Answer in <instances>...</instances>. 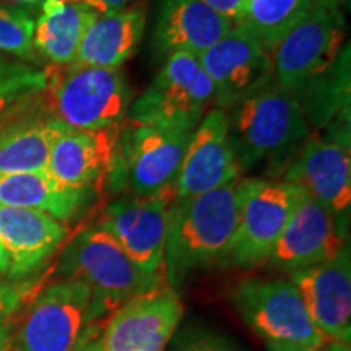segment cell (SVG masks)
<instances>
[{
  "label": "cell",
  "mask_w": 351,
  "mask_h": 351,
  "mask_svg": "<svg viewBox=\"0 0 351 351\" xmlns=\"http://www.w3.org/2000/svg\"><path fill=\"white\" fill-rule=\"evenodd\" d=\"M239 184L241 178L171 204L163 269L173 289L194 271L225 263L238 225Z\"/></svg>",
  "instance_id": "obj_1"
},
{
  "label": "cell",
  "mask_w": 351,
  "mask_h": 351,
  "mask_svg": "<svg viewBox=\"0 0 351 351\" xmlns=\"http://www.w3.org/2000/svg\"><path fill=\"white\" fill-rule=\"evenodd\" d=\"M228 132L239 169H254L262 161L287 169L311 129L302 109L289 91L269 83L230 108Z\"/></svg>",
  "instance_id": "obj_2"
},
{
  "label": "cell",
  "mask_w": 351,
  "mask_h": 351,
  "mask_svg": "<svg viewBox=\"0 0 351 351\" xmlns=\"http://www.w3.org/2000/svg\"><path fill=\"white\" fill-rule=\"evenodd\" d=\"M106 315L88 285L60 280L41 288L26 304L13 333V351H77L101 335Z\"/></svg>",
  "instance_id": "obj_3"
},
{
  "label": "cell",
  "mask_w": 351,
  "mask_h": 351,
  "mask_svg": "<svg viewBox=\"0 0 351 351\" xmlns=\"http://www.w3.org/2000/svg\"><path fill=\"white\" fill-rule=\"evenodd\" d=\"M46 106L57 121L78 130L121 127L132 88L119 69L52 65L46 70Z\"/></svg>",
  "instance_id": "obj_4"
},
{
  "label": "cell",
  "mask_w": 351,
  "mask_h": 351,
  "mask_svg": "<svg viewBox=\"0 0 351 351\" xmlns=\"http://www.w3.org/2000/svg\"><path fill=\"white\" fill-rule=\"evenodd\" d=\"M57 271L64 280L88 285L106 314L161 285V275L140 270L116 239L98 226L86 228L70 241Z\"/></svg>",
  "instance_id": "obj_5"
},
{
  "label": "cell",
  "mask_w": 351,
  "mask_h": 351,
  "mask_svg": "<svg viewBox=\"0 0 351 351\" xmlns=\"http://www.w3.org/2000/svg\"><path fill=\"white\" fill-rule=\"evenodd\" d=\"M213 103L215 86L199 59L176 52L130 104L129 117L138 124L194 130Z\"/></svg>",
  "instance_id": "obj_6"
},
{
  "label": "cell",
  "mask_w": 351,
  "mask_h": 351,
  "mask_svg": "<svg viewBox=\"0 0 351 351\" xmlns=\"http://www.w3.org/2000/svg\"><path fill=\"white\" fill-rule=\"evenodd\" d=\"M301 194L296 184L241 179L238 225L223 265L254 269L269 262Z\"/></svg>",
  "instance_id": "obj_7"
},
{
  "label": "cell",
  "mask_w": 351,
  "mask_h": 351,
  "mask_svg": "<svg viewBox=\"0 0 351 351\" xmlns=\"http://www.w3.org/2000/svg\"><path fill=\"white\" fill-rule=\"evenodd\" d=\"M243 320L269 343L320 351L330 340L315 327L296 285L287 278H247L232 291Z\"/></svg>",
  "instance_id": "obj_8"
},
{
  "label": "cell",
  "mask_w": 351,
  "mask_h": 351,
  "mask_svg": "<svg viewBox=\"0 0 351 351\" xmlns=\"http://www.w3.org/2000/svg\"><path fill=\"white\" fill-rule=\"evenodd\" d=\"M343 41V13L313 5L275 44L271 82L295 95L335 62Z\"/></svg>",
  "instance_id": "obj_9"
},
{
  "label": "cell",
  "mask_w": 351,
  "mask_h": 351,
  "mask_svg": "<svg viewBox=\"0 0 351 351\" xmlns=\"http://www.w3.org/2000/svg\"><path fill=\"white\" fill-rule=\"evenodd\" d=\"M194 130L132 122L121 129L117 165L137 197L176 194V179Z\"/></svg>",
  "instance_id": "obj_10"
},
{
  "label": "cell",
  "mask_w": 351,
  "mask_h": 351,
  "mask_svg": "<svg viewBox=\"0 0 351 351\" xmlns=\"http://www.w3.org/2000/svg\"><path fill=\"white\" fill-rule=\"evenodd\" d=\"M197 59L215 86V106L223 111L271 83V54L243 25Z\"/></svg>",
  "instance_id": "obj_11"
},
{
  "label": "cell",
  "mask_w": 351,
  "mask_h": 351,
  "mask_svg": "<svg viewBox=\"0 0 351 351\" xmlns=\"http://www.w3.org/2000/svg\"><path fill=\"white\" fill-rule=\"evenodd\" d=\"M174 200L176 194L124 197L104 210L98 228L116 239L140 270L160 275L165 258L168 212Z\"/></svg>",
  "instance_id": "obj_12"
},
{
  "label": "cell",
  "mask_w": 351,
  "mask_h": 351,
  "mask_svg": "<svg viewBox=\"0 0 351 351\" xmlns=\"http://www.w3.org/2000/svg\"><path fill=\"white\" fill-rule=\"evenodd\" d=\"M182 315L181 298L158 285L114 311L103 332V351H165Z\"/></svg>",
  "instance_id": "obj_13"
},
{
  "label": "cell",
  "mask_w": 351,
  "mask_h": 351,
  "mask_svg": "<svg viewBox=\"0 0 351 351\" xmlns=\"http://www.w3.org/2000/svg\"><path fill=\"white\" fill-rule=\"evenodd\" d=\"M346 230L326 205L302 189L295 212L269 258L271 269L291 271L332 258L343 249Z\"/></svg>",
  "instance_id": "obj_14"
},
{
  "label": "cell",
  "mask_w": 351,
  "mask_h": 351,
  "mask_svg": "<svg viewBox=\"0 0 351 351\" xmlns=\"http://www.w3.org/2000/svg\"><path fill=\"white\" fill-rule=\"evenodd\" d=\"M285 182L296 184L348 228L351 210L350 145L309 137L283 173Z\"/></svg>",
  "instance_id": "obj_15"
},
{
  "label": "cell",
  "mask_w": 351,
  "mask_h": 351,
  "mask_svg": "<svg viewBox=\"0 0 351 351\" xmlns=\"http://www.w3.org/2000/svg\"><path fill=\"white\" fill-rule=\"evenodd\" d=\"M311 319L328 340L351 341V257L345 244L328 261L289 274Z\"/></svg>",
  "instance_id": "obj_16"
},
{
  "label": "cell",
  "mask_w": 351,
  "mask_h": 351,
  "mask_svg": "<svg viewBox=\"0 0 351 351\" xmlns=\"http://www.w3.org/2000/svg\"><path fill=\"white\" fill-rule=\"evenodd\" d=\"M223 109H212L192 132L176 179V199L215 191L239 178Z\"/></svg>",
  "instance_id": "obj_17"
},
{
  "label": "cell",
  "mask_w": 351,
  "mask_h": 351,
  "mask_svg": "<svg viewBox=\"0 0 351 351\" xmlns=\"http://www.w3.org/2000/svg\"><path fill=\"white\" fill-rule=\"evenodd\" d=\"M121 127L78 130L64 125L51 147L47 174L67 189L95 191L114 163Z\"/></svg>",
  "instance_id": "obj_18"
},
{
  "label": "cell",
  "mask_w": 351,
  "mask_h": 351,
  "mask_svg": "<svg viewBox=\"0 0 351 351\" xmlns=\"http://www.w3.org/2000/svg\"><path fill=\"white\" fill-rule=\"evenodd\" d=\"M69 230L51 215L28 208L0 207V243L8 258L10 280L41 270L67 238Z\"/></svg>",
  "instance_id": "obj_19"
},
{
  "label": "cell",
  "mask_w": 351,
  "mask_h": 351,
  "mask_svg": "<svg viewBox=\"0 0 351 351\" xmlns=\"http://www.w3.org/2000/svg\"><path fill=\"white\" fill-rule=\"evenodd\" d=\"M232 26L200 0H158L153 47L160 57L176 52L197 57L225 38Z\"/></svg>",
  "instance_id": "obj_20"
},
{
  "label": "cell",
  "mask_w": 351,
  "mask_h": 351,
  "mask_svg": "<svg viewBox=\"0 0 351 351\" xmlns=\"http://www.w3.org/2000/svg\"><path fill=\"white\" fill-rule=\"evenodd\" d=\"M311 134L324 130L333 142L350 145V47L326 72L296 91Z\"/></svg>",
  "instance_id": "obj_21"
},
{
  "label": "cell",
  "mask_w": 351,
  "mask_h": 351,
  "mask_svg": "<svg viewBox=\"0 0 351 351\" xmlns=\"http://www.w3.org/2000/svg\"><path fill=\"white\" fill-rule=\"evenodd\" d=\"M64 124L44 108H29L0 122V176L47 169L51 147Z\"/></svg>",
  "instance_id": "obj_22"
},
{
  "label": "cell",
  "mask_w": 351,
  "mask_h": 351,
  "mask_svg": "<svg viewBox=\"0 0 351 351\" xmlns=\"http://www.w3.org/2000/svg\"><path fill=\"white\" fill-rule=\"evenodd\" d=\"M145 26L147 13L138 8L101 13L83 34L73 64L119 69L137 51Z\"/></svg>",
  "instance_id": "obj_23"
},
{
  "label": "cell",
  "mask_w": 351,
  "mask_h": 351,
  "mask_svg": "<svg viewBox=\"0 0 351 351\" xmlns=\"http://www.w3.org/2000/svg\"><path fill=\"white\" fill-rule=\"evenodd\" d=\"M91 199L93 191L60 186L47 171L0 176V207L38 210L70 221L85 212Z\"/></svg>",
  "instance_id": "obj_24"
},
{
  "label": "cell",
  "mask_w": 351,
  "mask_h": 351,
  "mask_svg": "<svg viewBox=\"0 0 351 351\" xmlns=\"http://www.w3.org/2000/svg\"><path fill=\"white\" fill-rule=\"evenodd\" d=\"M98 15L86 3L44 0L43 13L34 25L33 46L54 65L73 64L83 34Z\"/></svg>",
  "instance_id": "obj_25"
},
{
  "label": "cell",
  "mask_w": 351,
  "mask_h": 351,
  "mask_svg": "<svg viewBox=\"0 0 351 351\" xmlns=\"http://www.w3.org/2000/svg\"><path fill=\"white\" fill-rule=\"evenodd\" d=\"M245 15L243 26L251 32L267 51L313 7V0H243Z\"/></svg>",
  "instance_id": "obj_26"
},
{
  "label": "cell",
  "mask_w": 351,
  "mask_h": 351,
  "mask_svg": "<svg viewBox=\"0 0 351 351\" xmlns=\"http://www.w3.org/2000/svg\"><path fill=\"white\" fill-rule=\"evenodd\" d=\"M34 21L23 8L0 3V51L32 59Z\"/></svg>",
  "instance_id": "obj_27"
},
{
  "label": "cell",
  "mask_w": 351,
  "mask_h": 351,
  "mask_svg": "<svg viewBox=\"0 0 351 351\" xmlns=\"http://www.w3.org/2000/svg\"><path fill=\"white\" fill-rule=\"evenodd\" d=\"M41 289V280L0 283V315H13L25 307Z\"/></svg>",
  "instance_id": "obj_28"
},
{
  "label": "cell",
  "mask_w": 351,
  "mask_h": 351,
  "mask_svg": "<svg viewBox=\"0 0 351 351\" xmlns=\"http://www.w3.org/2000/svg\"><path fill=\"white\" fill-rule=\"evenodd\" d=\"M176 351H239L234 345L208 330H187L179 335Z\"/></svg>",
  "instance_id": "obj_29"
},
{
  "label": "cell",
  "mask_w": 351,
  "mask_h": 351,
  "mask_svg": "<svg viewBox=\"0 0 351 351\" xmlns=\"http://www.w3.org/2000/svg\"><path fill=\"white\" fill-rule=\"evenodd\" d=\"M205 5L217 12L218 15L225 16L232 25H241L244 20L245 8L243 0H200Z\"/></svg>",
  "instance_id": "obj_30"
},
{
  "label": "cell",
  "mask_w": 351,
  "mask_h": 351,
  "mask_svg": "<svg viewBox=\"0 0 351 351\" xmlns=\"http://www.w3.org/2000/svg\"><path fill=\"white\" fill-rule=\"evenodd\" d=\"M130 2H134V0H86L85 3L101 15V13L124 10V7L129 5Z\"/></svg>",
  "instance_id": "obj_31"
},
{
  "label": "cell",
  "mask_w": 351,
  "mask_h": 351,
  "mask_svg": "<svg viewBox=\"0 0 351 351\" xmlns=\"http://www.w3.org/2000/svg\"><path fill=\"white\" fill-rule=\"evenodd\" d=\"M13 339L12 315H0V351H8Z\"/></svg>",
  "instance_id": "obj_32"
},
{
  "label": "cell",
  "mask_w": 351,
  "mask_h": 351,
  "mask_svg": "<svg viewBox=\"0 0 351 351\" xmlns=\"http://www.w3.org/2000/svg\"><path fill=\"white\" fill-rule=\"evenodd\" d=\"M269 351H317L313 348H304V346L285 345V343H269Z\"/></svg>",
  "instance_id": "obj_33"
},
{
  "label": "cell",
  "mask_w": 351,
  "mask_h": 351,
  "mask_svg": "<svg viewBox=\"0 0 351 351\" xmlns=\"http://www.w3.org/2000/svg\"><path fill=\"white\" fill-rule=\"evenodd\" d=\"M346 2H348V0H313V5L332 8V10H340V7Z\"/></svg>",
  "instance_id": "obj_34"
},
{
  "label": "cell",
  "mask_w": 351,
  "mask_h": 351,
  "mask_svg": "<svg viewBox=\"0 0 351 351\" xmlns=\"http://www.w3.org/2000/svg\"><path fill=\"white\" fill-rule=\"evenodd\" d=\"M77 351H103V333L98 337H95V339H91L88 343L83 345L82 348Z\"/></svg>",
  "instance_id": "obj_35"
},
{
  "label": "cell",
  "mask_w": 351,
  "mask_h": 351,
  "mask_svg": "<svg viewBox=\"0 0 351 351\" xmlns=\"http://www.w3.org/2000/svg\"><path fill=\"white\" fill-rule=\"evenodd\" d=\"M7 271H8V258H7L5 251H3L2 243H0V276L7 275Z\"/></svg>",
  "instance_id": "obj_36"
},
{
  "label": "cell",
  "mask_w": 351,
  "mask_h": 351,
  "mask_svg": "<svg viewBox=\"0 0 351 351\" xmlns=\"http://www.w3.org/2000/svg\"><path fill=\"white\" fill-rule=\"evenodd\" d=\"M57 2H62V3H85L86 0H57Z\"/></svg>",
  "instance_id": "obj_37"
},
{
  "label": "cell",
  "mask_w": 351,
  "mask_h": 351,
  "mask_svg": "<svg viewBox=\"0 0 351 351\" xmlns=\"http://www.w3.org/2000/svg\"><path fill=\"white\" fill-rule=\"evenodd\" d=\"M20 2H26V3H32V2H36V0H20Z\"/></svg>",
  "instance_id": "obj_38"
}]
</instances>
